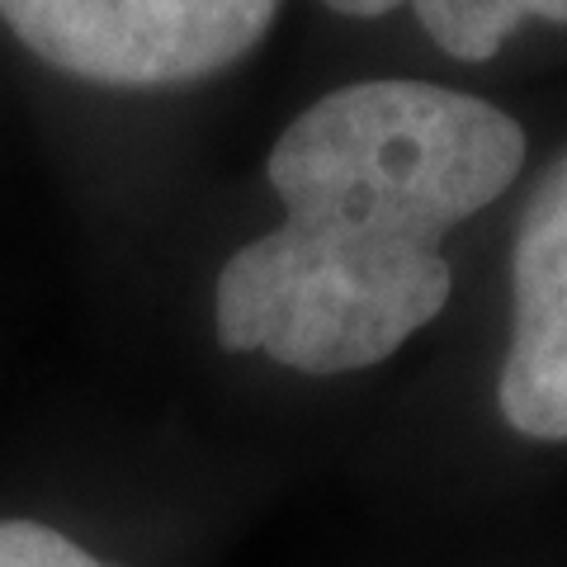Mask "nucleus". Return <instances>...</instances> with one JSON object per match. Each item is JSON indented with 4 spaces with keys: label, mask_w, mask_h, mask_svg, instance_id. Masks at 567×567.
Segmentation results:
<instances>
[{
    "label": "nucleus",
    "mask_w": 567,
    "mask_h": 567,
    "mask_svg": "<svg viewBox=\"0 0 567 567\" xmlns=\"http://www.w3.org/2000/svg\"><path fill=\"white\" fill-rule=\"evenodd\" d=\"M0 567H110L39 520H0Z\"/></svg>",
    "instance_id": "obj_5"
},
{
    "label": "nucleus",
    "mask_w": 567,
    "mask_h": 567,
    "mask_svg": "<svg viewBox=\"0 0 567 567\" xmlns=\"http://www.w3.org/2000/svg\"><path fill=\"white\" fill-rule=\"evenodd\" d=\"M279 0H0L33 58L95 85H181L241 62Z\"/></svg>",
    "instance_id": "obj_2"
},
{
    "label": "nucleus",
    "mask_w": 567,
    "mask_h": 567,
    "mask_svg": "<svg viewBox=\"0 0 567 567\" xmlns=\"http://www.w3.org/2000/svg\"><path fill=\"white\" fill-rule=\"evenodd\" d=\"M496 406L529 440H567V152L529 194L511 256V346Z\"/></svg>",
    "instance_id": "obj_3"
},
{
    "label": "nucleus",
    "mask_w": 567,
    "mask_h": 567,
    "mask_svg": "<svg viewBox=\"0 0 567 567\" xmlns=\"http://www.w3.org/2000/svg\"><path fill=\"white\" fill-rule=\"evenodd\" d=\"M525 166L520 123L431 81H360L279 133L265 181L284 223L223 265L218 346L298 374L388 360L450 303L445 237Z\"/></svg>",
    "instance_id": "obj_1"
},
{
    "label": "nucleus",
    "mask_w": 567,
    "mask_h": 567,
    "mask_svg": "<svg viewBox=\"0 0 567 567\" xmlns=\"http://www.w3.org/2000/svg\"><path fill=\"white\" fill-rule=\"evenodd\" d=\"M322 6L350 14V20H374V14L412 6L421 29L458 62L496 58V48L525 20L567 24V0H322Z\"/></svg>",
    "instance_id": "obj_4"
}]
</instances>
